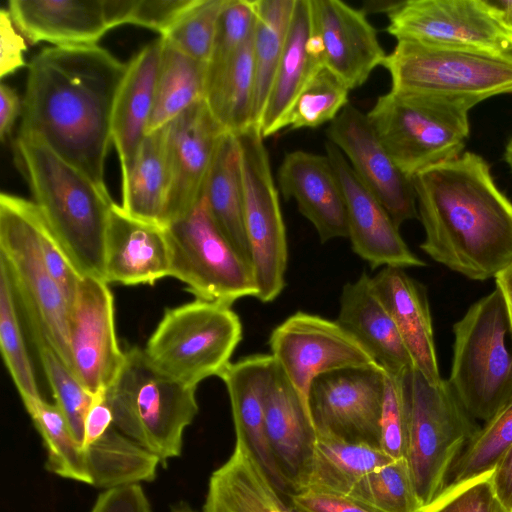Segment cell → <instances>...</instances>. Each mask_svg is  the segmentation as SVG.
Returning <instances> with one entry per match:
<instances>
[{"instance_id":"6da1fadb","label":"cell","mask_w":512,"mask_h":512,"mask_svg":"<svg viewBox=\"0 0 512 512\" xmlns=\"http://www.w3.org/2000/svg\"><path fill=\"white\" fill-rule=\"evenodd\" d=\"M126 69L96 44L45 48L28 65L19 135L40 139L104 193L112 112Z\"/></svg>"},{"instance_id":"7a4b0ae2","label":"cell","mask_w":512,"mask_h":512,"mask_svg":"<svg viewBox=\"0 0 512 512\" xmlns=\"http://www.w3.org/2000/svg\"><path fill=\"white\" fill-rule=\"evenodd\" d=\"M412 182L425 233L420 248L430 258L475 281L512 263V202L481 156L463 152Z\"/></svg>"},{"instance_id":"3957f363","label":"cell","mask_w":512,"mask_h":512,"mask_svg":"<svg viewBox=\"0 0 512 512\" xmlns=\"http://www.w3.org/2000/svg\"><path fill=\"white\" fill-rule=\"evenodd\" d=\"M16 147L34 203L76 268L103 279L109 193L36 137L19 135Z\"/></svg>"},{"instance_id":"277c9868","label":"cell","mask_w":512,"mask_h":512,"mask_svg":"<svg viewBox=\"0 0 512 512\" xmlns=\"http://www.w3.org/2000/svg\"><path fill=\"white\" fill-rule=\"evenodd\" d=\"M125 355L120 374L106 390L114 425L165 465L180 456L184 431L198 413L197 387L157 370L139 347Z\"/></svg>"},{"instance_id":"5b68a950","label":"cell","mask_w":512,"mask_h":512,"mask_svg":"<svg viewBox=\"0 0 512 512\" xmlns=\"http://www.w3.org/2000/svg\"><path fill=\"white\" fill-rule=\"evenodd\" d=\"M453 334L447 380L471 418L483 424L512 398V333L500 292L471 305Z\"/></svg>"},{"instance_id":"8992f818","label":"cell","mask_w":512,"mask_h":512,"mask_svg":"<svg viewBox=\"0 0 512 512\" xmlns=\"http://www.w3.org/2000/svg\"><path fill=\"white\" fill-rule=\"evenodd\" d=\"M402 380L408 406L405 458L424 509L444 490L454 463L480 425L448 380L431 384L415 367Z\"/></svg>"},{"instance_id":"52a82bcc","label":"cell","mask_w":512,"mask_h":512,"mask_svg":"<svg viewBox=\"0 0 512 512\" xmlns=\"http://www.w3.org/2000/svg\"><path fill=\"white\" fill-rule=\"evenodd\" d=\"M469 110L440 97L390 91L378 97L367 117L397 167L412 179L462 154Z\"/></svg>"},{"instance_id":"ba28073f","label":"cell","mask_w":512,"mask_h":512,"mask_svg":"<svg viewBox=\"0 0 512 512\" xmlns=\"http://www.w3.org/2000/svg\"><path fill=\"white\" fill-rule=\"evenodd\" d=\"M383 66L395 93L440 97L473 108L512 94V57L450 46L397 41Z\"/></svg>"},{"instance_id":"9c48e42d","label":"cell","mask_w":512,"mask_h":512,"mask_svg":"<svg viewBox=\"0 0 512 512\" xmlns=\"http://www.w3.org/2000/svg\"><path fill=\"white\" fill-rule=\"evenodd\" d=\"M38 216L34 202L1 193L0 265L11 281L22 318L39 325L71 369L69 305L45 264L38 239Z\"/></svg>"},{"instance_id":"30bf717a","label":"cell","mask_w":512,"mask_h":512,"mask_svg":"<svg viewBox=\"0 0 512 512\" xmlns=\"http://www.w3.org/2000/svg\"><path fill=\"white\" fill-rule=\"evenodd\" d=\"M232 305L196 299L166 309L143 351L163 374L197 387L219 376L242 340V323Z\"/></svg>"},{"instance_id":"8fae6325","label":"cell","mask_w":512,"mask_h":512,"mask_svg":"<svg viewBox=\"0 0 512 512\" xmlns=\"http://www.w3.org/2000/svg\"><path fill=\"white\" fill-rule=\"evenodd\" d=\"M171 252V274L196 299L232 305L257 295L249 265L215 223L202 198L164 226Z\"/></svg>"},{"instance_id":"7c38bea8","label":"cell","mask_w":512,"mask_h":512,"mask_svg":"<svg viewBox=\"0 0 512 512\" xmlns=\"http://www.w3.org/2000/svg\"><path fill=\"white\" fill-rule=\"evenodd\" d=\"M240 155L244 225L251 270L262 303L274 301L286 285L288 245L278 190L258 125L235 134Z\"/></svg>"},{"instance_id":"4fadbf2b","label":"cell","mask_w":512,"mask_h":512,"mask_svg":"<svg viewBox=\"0 0 512 512\" xmlns=\"http://www.w3.org/2000/svg\"><path fill=\"white\" fill-rule=\"evenodd\" d=\"M388 19L397 41L512 57V22L493 0H406Z\"/></svg>"},{"instance_id":"5bb4252c","label":"cell","mask_w":512,"mask_h":512,"mask_svg":"<svg viewBox=\"0 0 512 512\" xmlns=\"http://www.w3.org/2000/svg\"><path fill=\"white\" fill-rule=\"evenodd\" d=\"M386 373L377 365L331 371L314 379L308 395L316 434L380 448Z\"/></svg>"},{"instance_id":"9a60e30c","label":"cell","mask_w":512,"mask_h":512,"mask_svg":"<svg viewBox=\"0 0 512 512\" xmlns=\"http://www.w3.org/2000/svg\"><path fill=\"white\" fill-rule=\"evenodd\" d=\"M268 343L270 354L308 409L310 386L318 376L345 368L377 365L336 320L303 311L290 315L275 327Z\"/></svg>"},{"instance_id":"2e32d148","label":"cell","mask_w":512,"mask_h":512,"mask_svg":"<svg viewBox=\"0 0 512 512\" xmlns=\"http://www.w3.org/2000/svg\"><path fill=\"white\" fill-rule=\"evenodd\" d=\"M68 341L71 370L91 394L107 390L124 362L116 336L114 298L108 283L84 276L69 306Z\"/></svg>"},{"instance_id":"e0dca14e","label":"cell","mask_w":512,"mask_h":512,"mask_svg":"<svg viewBox=\"0 0 512 512\" xmlns=\"http://www.w3.org/2000/svg\"><path fill=\"white\" fill-rule=\"evenodd\" d=\"M327 136L398 227L418 218L412 179L397 167L367 114L349 103L330 123Z\"/></svg>"},{"instance_id":"ac0fdd59","label":"cell","mask_w":512,"mask_h":512,"mask_svg":"<svg viewBox=\"0 0 512 512\" xmlns=\"http://www.w3.org/2000/svg\"><path fill=\"white\" fill-rule=\"evenodd\" d=\"M325 148L343 191L348 238L354 253L372 269L426 266L425 261L409 249L399 233V227L359 179L343 153L331 142H327Z\"/></svg>"},{"instance_id":"d6986e66","label":"cell","mask_w":512,"mask_h":512,"mask_svg":"<svg viewBox=\"0 0 512 512\" xmlns=\"http://www.w3.org/2000/svg\"><path fill=\"white\" fill-rule=\"evenodd\" d=\"M227 132L202 100L168 124L170 186L163 227L203 196L218 143Z\"/></svg>"},{"instance_id":"ffe728a7","label":"cell","mask_w":512,"mask_h":512,"mask_svg":"<svg viewBox=\"0 0 512 512\" xmlns=\"http://www.w3.org/2000/svg\"><path fill=\"white\" fill-rule=\"evenodd\" d=\"M276 367L271 354H253L230 362L218 376L226 386L236 434L271 483L288 496L292 489L281 473L265 431V400Z\"/></svg>"},{"instance_id":"44dd1931","label":"cell","mask_w":512,"mask_h":512,"mask_svg":"<svg viewBox=\"0 0 512 512\" xmlns=\"http://www.w3.org/2000/svg\"><path fill=\"white\" fill-rule=\"evenodd\" d=\"M312 22L324 45V65L351 90L383 65L386 54L366 15L340 0H310Z\"/></svg>"},{"instance_id":"7402d4cb","label":"cell","mask_w":512,"mask_h":512,"mask_svg":"<svg viewBox=\"0 0 512 512\" xmlns=\"http://www.w3.org/2000/svg\"><path fill=\"white\" fill-rule=\"evenodd\" d=\"M171 252L163 226L112 205L105 239L103 279L122 285H153L170 277Z\"/></svg>"},{"instance_id":"603a6c76","label":"cell","mask_w":512,"mask_h":512,"mask_svg":"<svg viewBox=\"0 0 512 512\" xmlns=\"http://www.w3.org/2000/svg\"><path fill=\"white\" fill-rule=\"evenodd\" d=\"M277 181L282 195L295 199L321 243L348 237L343 191L326 155L303 150L287 153L278 169Z\"/></svg>"},{"instance_id":"cb8c5ba5","label":"cell","mask_w":512,"mask_h":512,"mask_svg":"<svg viewBox=\"0 0 512 512\" xmlns=\"http://www.w3.org/2000/svg\"><path fill=\"white\" fill-rule=\"evenodd\" d=\"M389 376H401L414 368L401 335L363 271L359 278L344 285L336 319Z\"/></svg>"},{"instance_id":"d4e9b609","label":"cell","mask_w":512,"mask_h":512,"mask_svg":"<svg viewBox=\"0 0 512 512\" xmlns=\"http://www.w3.org/2000/svg\"><path fill=\"white\" fill-rule=\"evenodd\" d=\"M265 431L274 459L293 492L310 460L316 430L308 407L277 362L265 400Z\"/></svg>"},{"instance_id":"484cf974","label":"cell","mask_w":512,"mask_h":512,"mask_svg":"<svg viewBox=\"0 0 512 512\" xmlns=\"http://www.w3.org/2000/svg\"><path fill=\"white\" fill-rule=\"evenodd\" d=\"M374 292L390 313L413 360L431 384L442 381L435 350L429 302L424 286L402 268L383 267L371 277Z\"/></svg>"},{"instance_id":"4316f807","label":"cell","mask_w":512,"mask_h":512,"mask_svg":"<svg viewBox=\"0 0 512 512\" xmlns=\"http://www.w3.org/2000/svg\"><path fill=\"white\" fill-rule=\"evenodd\" d=\"M162 37L145 45L127 64L118 89L111 120L113 142L124 182L146 136L158 76Z\"/></svg>"},{"instance_id":"83f0119b","label":"cell","mask_w":512,"mask_h":512,"mask_svg":"<svg viewBox=\"0 0 512 512\" xmlns=\"http://www.w3.org/2000/svg\"><path fill=\"white\" fill-rule=\"evenodd\" d=\"M8 11L31 44L92 45L110 29L103 0H10Z\"/></svg>"},{"instance_id":"f1b7e54d","label":"cell","mask_w":512,"mask_h":512,"mask_svg":"<svg viewBox=\"0 0 512 512\" xmlns=\"http://www.w3.org/2000/svg\"><path fill=\"white\" fill-rule=\"evenodd\" d=\"M251 454L235 444L209 480L202 512H294Z\"/></svg>"},{"instance_id":"f546056e","label":"cell","mask_w":512,"mask_h":512,"mask_svg":"<svg viewBox=\"0 0 512 512\" xmlns=\"http://www.w3.org/2000/svg\"><path fill=\"white\" fill-rule=\"evenodd\" d=\"M311 27L310 0H296L285 47L258 124L263 138L282 130V122L299 93L324 67L307 48Z\"/></svg>"},{"instance_id":"4dcf8cb0","label":"cell","mask_w":512,"mask_h":512,"mask_svg":"<svg viewBox=\"0 0 512 512\" xmlns=\"http://www.w3.org/2000/svg\"><path fill=\"white\" fill-rule=\"evenodd\" d=\"M203 196L215 223L251 268L239 147L233 133L225 132L218 143Z\"/></svg>"},{"instance_id":"1f68e13d","label":"cell","mask_w":512,"mask_h":512,"mask_svg":"<svg viewBox=\"0 0 512 512\" xmlns=\"http://www.w3.org/2000/svg\"><path fill=\"white\" fill-rule=\"evenodd\" d=\"M392 460L379 447L316 434L310 460L295 491L309 488L348 496L363 476Z\"/></svg>"},{"instance_id":"d6a6232c","label":"cell","mask_w":512,"mask_h":512,"mask_svg":"<svg viewBox=\"0 0 512 512\" xmlns=\"http://www.w3.org/2000/svg\"><path fill=\"white\" fill-rule=\"evenodd\" d=\"M170 186L168 125L147 134L122 182V208L131 216L163 226Z\"/></svg>"},{"instance_id":"836d02e7","label":"cell","mask_w":512,"mask_h":512,"mask_svg":"<svg viewBox=\"0 0 512 512\" xmlns=\"http://www.w3.org/2000/svg\"><path fill=\"white\" fill-rule=\"evenodd\" d=\"M146 135L168 125L204 100L207 62L183 53L164 38Z\"/></svg>"},{"instance_id":"e575fe53","label":"cell","mask_w":512,"mask_h":512,"mask_svg":"<svg viewBox=\"0 0 512 512\" xmlns=\"http://www.w3.org/2000/svg\"><path fill=\"white\" fill-rule=\"evenodd\" d=\"M296 0H255L253 122L258 125L285 47Z\"/></svg>"},{"instance_id":"d590c367","label":"cell","mask_w":512,"mask_h":512,"mask_svg":"<svg viewBox=\"0 0 512 512\" xmlns=\"http://www.w3.org/2000/svg\"><path fill=\"white\" fill-rule=\"evenodd\" d=\"M254 85L252 34L230 65L205 90L209 110L227 132L238 134L254 124Z\"/></svg>"},{"instance_id":"8d00e7d4","label":"cell","mask_w":512,"mask_h":512,"mask_svg":"<svg viewBox=\"0 0 512 512\" xmlns=\"http://www.w3.org/2000/svg\"><path fill=\"white\" fill-rule=\"evenodd\" d=\"M46 449V469L60 477L91 485L86 458L63 412L40 398L24 405Z\"/></svg>"},{"instance_id":"74e56055","label":"cell","mask_w":512,"mask_h":512,"mask_svg":"<svg viewBox=\"0 0 512 512\" xmlns=\"http://www.w3.org/2000/svg\"><path fill=\"white\" fill-rule=\"evenodd\" d=\"M24 323L38 353L55 404L63 412L76 440L82 445L84 419L92 403L93 394L79 382L39 325L29 320H24Z\"/></svg>"},{"instance_id":"f35d334b","label":"cell","mask_w":512,"mask_h":512,"mask_svg":"<svg viewBox=\"0 0 512 512\" xmlns=\"http://www.w3.org/2000/svg\"><path fill=\"white\" fill-rule=\"evenodd\" d=\"M512 445V398L481 424L454 463L446 487L493 472Z\"/></svg>"},{"instance_id":"ab89813d","label":"cell","mask_w":512,"mask_h":512,"mask_svg":"<svg viewBox=\"0 0 512 512\" xmlns=\"http://www.w3.org/2000/svg\"><path fill=\"white\" fill-rule=\"evenodd\" d=\"M14 290L0 265V349L24 405L41 397L25 344Z\"/></svg>"},{"instance_id":"60d3db41","label":"cell","mask_w":512,"mask_h":512,"mask_svg":"<svg viewBox=\"0 0 512 512\" xmlns=\"http://www.w3.org/2000/svg\"><path fill=\"white\" fill-rule=\"evenodd\" d=\"M378 512H422L406 458L393 459L363 476L348 495Z\"/></svg>"},{"instance_id":"b9f144b4","label":"cell","mask_w":512,"mask_h":512,"mask_svg":"<svg viewBox=\"0 0 512 512\" xmlns=\"http://www.w3.org/2000/svg\"><path fill=\"white\" fill-rule=\"evenodd\" d=\"M349 91L327 67L320 68L293 102L282 122V130L316 128L331 123L349 104Z\"/></svg>"},{"instance_id":"7bdbcfd3","label":"cell","mask_w":512,"mask_h":512,"mask_svg":"<svg viewBox=\"0 0 512 512\" xmlns=\"http://www.w3.org/2000/svg\"><path fill=\"white\" fill-rule=\"evenodd\" d=\"M255 18L254 1L228 0L217 23L207 66L206 87L224 72L251 37Z\"/></svg>"},{"instance_id":"ee69618b","label":"cell","mask_w":512,"mask_h":512,"mask_svg":"<svg viewBox=\"0 0 512 512\" xmlns=\"http://www.w3.org/2000/svg\"><path fill=\"white\" fill-rule=\"evenodd\" d=\"M228 0H198L182 19L161 36L188 56L209 61L217 23Z\"/></svg>"},{"instance_id":"f6af8a7d","label":"cell","mask_w":512,"mask_h":512,"mask_svg":"<svg viewBox=\"0 0 512 512\" xmlns=\"http://www.w3.org/2000/svg\"><path fill=\"white\" fill-rule=\"evenodd\" d=\"M402 376L386 374L385 382L380 448L392 459L406 456L408 406Z\"/></svg>"},{"instance_id":"bcb514c9","label":"cell","mask_w":512,"mask_h":512,"mask_svg":"<svg viewBox=\"0 0 512 512\" xmlns=\"http://www.w3.org/2000/svg\"><path fill=\"white\" fill-rule=\"evenodd\" d=\"M492 473L444 488L422 512H494Z\"/></svg>"},{"instance_id":"7dc6e473","label":"cell","mask_w":512,"mask_h":512,"mask_svg":"<svg viewBox=\"0 0 512 512\" xmlns=\"http://www.w3.org/2000/svg\"><path fill=\"white\" fill-rule=\"evenodd\" d=\"M37 232L45 264L70 306L84 277L49 227L39 210Z\"/></svg>"},{"instance_id":"c3c4849f","label":"cell","mask_w":512,"mask_h":512,"mask_svg":"<svg viewBox=\"0 0 512 512\" xmlns=\"http://www.w3.org/2000/svg\"><path fill=\"white\" fill-rule=\"evenodd\" d=\"M198 0H133L128 23L165 35Z\"/></svg>"},{"instance_id":"681fc988","label":"cell","mask_w":512,"mask_h":512,"mask_svg":"<svg viewBox=\"0 0 512 512\" xmlns=\"http://www.w3.org/2000/svg\"><path fill=\"white\" fill-rule=\"evenodd\" d=\"M287 497L294 512H378L349 496L318 489L293 491Z\"/></svg>"},{"instance_id":"f907efd6","label":"cell","mask_w":512,"mask_h":512,"mask_svg":"<svg viewBox=\"0 0 512 512\" xmlns=\"http://www.w3.org/2000/svg\"><path fill=\"white\" fill-rule=\"evenodd\" d=\"M90 512H152L141 484H129L104 490Z\"/></svg>"},{"instance_id":"816d5d0a","label":"cell","mask_w":512,"mask_h":512,"mask_svg":"<svg viewBox=\"0 0 512 512\" xmlns=\"http://www.w3.org/2000/svg\"><path fill=\"white\" fill-rule=\"evenodd\" d=\"M26 40L16 32L8 9L0 10V77L4 78L25 66Z\"/></svg>"},{"instance_id":"f5cc1de1","label":"cell","mask_w":512,"mask_h":512,"mask_svg":"<svg viewBox=\"0 0 512 512\" xmlns=\"http://www.w3.org/2000/svg\"><path fill=\"white\" fill-rule=\"evenodd\" d=\"M112 409L106 397V390L93 395L92 403L86 413L83 428L82 450L98 442L114 428Z\"/></svg>"},{"instance_id":"db71d44e","label":"cell","mask_w":512,"mask_h":512,"mask_svg":"<svg viewBox=\"0 0 512 512\" xmlns=\"http://www.w3.org/2000/svg\"><path fill=\"white\" fill-rule=\"evenodd\" d=\"M494 512H512V445L503 454L491 476Z\"/></svg>"},{"instance_id":"11a10c76","label":"cell","mask_w":512,"mask_h":512,"mask_svg":"<svg viewBox=\"0 0 512 512\" xmlns=\"http://www.w3.org/2000/svg\"><path fill=\"white\" fill-rule=\"evenodd\" d=\"M0 138L2 142L12 131L16 118L22 113V102L17 92L5 83L0 85Z\"/></svg>"},{"instance_id":"9f6ffc18","label":"cell","mask_w":512,"mask_h":512,"mask_svg":"<svg viewBox=\"0 0 512 512\" xmlns=\"http://www.w3.org/2000/svg\"><path fill=\"white\" fill-rule=\"evenodd\" d=\"M496 289L502 295L512 333V263L494 277Z\"/></svg>"},{"instance_id":"6f0895ef","label":"cell","mask_w":512,"mask_h":512,"mask_svg":"<svg viewBox=\"0 0 512 512\" xmlns=\"http://www.w3.org/2000/svg\"><path fill=\"white\" fill-rule=\"evenodd\" d=\"M403 0H365L361 11L365 14L385 13L387 16L398 8Z\"/></svg>"},{"instance_id":"680465c9","label":"cell","mask_w":512,"mask_h":512,"mask_svg":"<svg viewBox=\"0 0 512 512\" xmlns=\"http://www.w3.org/2000/svg\"><path fill=\"white\" fill-rule=\"evenodd\" d=\"M493 2L512 22V0H493Z\"/></svg>"},{"instance_id":"91938a15","label":"cell","mask_w":512,"mask_h":512,"mask_svg":"<svg viewBox=\"0 0 512 512\" xmlns=\"http://www.w3.org/2000/svg\"><path fill=\"white\" fill-rule=\"evenodd\" d=\"M504 159L512 171V138L509 140L505 147Z\"/></svg>"},{"instance_id":"94428289","label":"cell","mask_w":512,"mask_h":512,"mask_svg":"<svg viewBox=\"0 0 512 512\" xmlns=\"http://www.w3.org/2000/svg\"><path fill=\"white\" fill-rule=\"evenodd\" d=\"M174 512H194V511H191V510H189V509L182 508V509H177V510H175Z\"/></svg>"}]
</instances>
